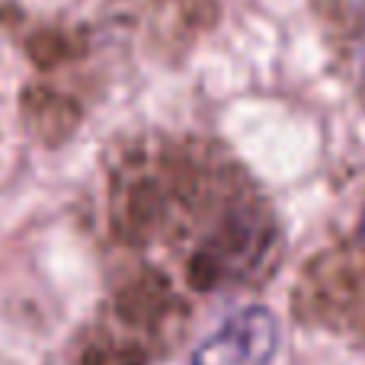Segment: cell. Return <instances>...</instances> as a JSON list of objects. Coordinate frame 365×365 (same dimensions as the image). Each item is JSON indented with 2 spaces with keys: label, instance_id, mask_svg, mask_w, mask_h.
<instances>
[{
  "label": "cell",
  "instance_id": "cell-1",
  "mask_svg": "<svg viewBox=\"0 0 365 365\" xmlns=\"http://www.w3.org/2000/svg\"><path fill=\"white\" fill-rule=\"evenodd\" d=\"M109 231L132 250L177 253L186 289L231 295L276 266L269 205L237 170L192 145L132 151L109 180Z\"/></svg>",
  "mask_w": 365,
  "mask_h": 365
},
{
  "label": "cell",
  "instance_id": "cell-2",
  "mask_svg": "<svg viewBox=\"0 0 365 365\" xmlns=\"http://www.w3.org/2000/svg\"><path fill=\"white\" fill-rule=\"evenodd\" d=\"M189 308L160 269H138L81 334L77 365H154L177 346Z\"/></svg>",
  "mask_w": 365,
  "mask_h": 365
},
{
  "label": "cell",
  "instance_id": "cell-3",
  "mask_svg": "<svg viewBox=\"0 0 365 365\" xmlns=\"http://www.w3.org/2000/svg\"><path fill=\"white\" fill-rule=\"evenodd\" d=\"M279 349V321L269 308L231 314L192 353V365H269Z\"/></svg>",
  "mask_w": 365,
  "mask_h": 365
},
{
  "label": "cell",
  "instance_id": "cell-4",
  "mask_svg": "<svg viewBox=\"0 0 365 365\" xmlns=\"http://www.w3.org/2000/svg\"><path fill=\"white\" fill-rule=\"evenodd\" d=\"M353 64H356V74H359V83L365 90V4L359 13V29H356V38H353Z\"/></svg>",
  "mask_w": 365,
  "mask_h": 365
},
{
  "label": "cell",
  "instance_id": "cell-5",
  "mask_svg": "<svg viewBox=\"0 0 365 365\" xmlns=\"http://www.w3.org/2000/svg\"><path fill=\"white\" fill-rule=\"evenodd\" d=\"M356 240H359V250L365 253V212H362V218H359V231H356Z\"/></svg>",
  "mask_w": 365,
  "mask_h": 365
}]
</instances>
